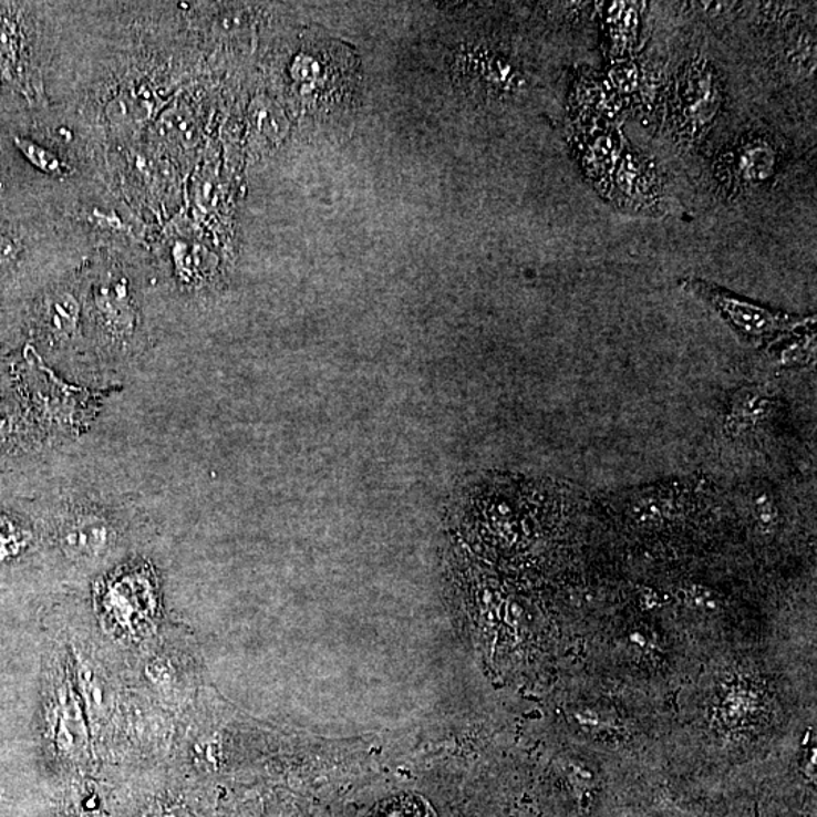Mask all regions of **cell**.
Wrapping results in <instances>:
<instances>
[{"label":"cell","instance_id":"6da1fadb","mask_svg":"<svg viewBox=\"0 0 817 817\" xmlns=\"http://www.w3.org/2000/svg\"><path fill=\"white\" fill-rule=\"evenodd\" d=\"M680 285L689 294L703 301L705 307L712 308L749 345L771 344L808 321V318L772 311L705 280L689 278L681 280Z\"/></svg>","mask_w":817,"mask_h":817},{"label":"cell","instance_id":"7a4b0ae2","mask_svg":"<svg viewBox=\"0 0 817 817\" xmlns=\"http://www.w3.org/2000/svg\"><path fill=\"white\" fill-rule=\"evenodd\" d=\"M117 527L105 510L77 506L65 511L58 527V542L74 560H93L110 551L117 540Z\"/></svg>","mask_w":817,"mask_h":817},{"label":"cell","instance_id":"3957f363","mask_svg":"<svg viewBox=\"0 0 817 817\" xmlns=\"http://www.w3.org/2000/svg\"><path fill=\"white\" fill-rule=\"evenodd\" d=\"M96 308L113 337L126 338L135 328V311L123 282L102 283L96 291Z\"/></svg>","mask_w":817,"mask_h":817},{"label":"cell","instance_id":"277c9868","mask_svg":"<svg viewBox=\"0 0 817 817\" xmlns=\"http://www.w3.org/2000/svg\"><path fill=\"white\" fill-rule=\"evenodd\" d=\"M683 99L684 113L693 126H703L712 118L716 111L717 96L709 69L700 68L689 74L684 82Z\"/></svg>","mask_w":817,"mask_h":817},{"label":"cell","instance_id":"5b68a950","mask_svg":"<svg viewBox=\"0 0 817 817\" xmlns=\"http://www.w3.org/2000/svg\"><path fill=\"white\" fill-rule=\"evenodd\" d=\"M777 155L769 144L755 142L741 148L736 158V175L745 185H761L775 173Z\"/></svg>","mask_w":817,"mask_h":817},{"label":"cell","instance_id":"8992f818","mask_svg":"<svg viewBox=\"0 0 817 817\" xmlns=\"http://www.w3.org/2000/svg\"><path fill=\"white\" fill-rule=\"evenodd\" d=\"M619 134L598 136L585 148L583 167L596 180H604L617 170L618 155L621 151Z\"/></svg>","mask_w":817,"mask_h":817},{"label":"cell","instance_id":"52a82bcc","mask_svg":"<svg viewBox=\"0 0 817 817\" xmlns=\"http://www.w3.org/2000/svg\"><path fill=\"white\" fill-rule=\"evenodd\" d=\"M608 22L618 51H625L638 35L639 8L634 3H613L609 8Z\"/></svg>","mask_w":817,"mask_h":817},{"label":"cell","instance_id":"ba28073f","mask_svg":"<svg viewBox=\"0 0 817 817\" xmlns=\"http://www.w3.org/2000/svg\"><path fill=\"white\" fill-rule=\"evenodd\" d=\"M80 309L76 297L69 292L52 301L49 309V328L58 340H72L80 323Z\"/></svg>","mask_w":817,"mask_h":817},{"label":"cell","instance_id":"9c48e42d","mask_svg":"<svg viewBox=\"0 0 817 817\" xmlns=\"http://www.w3.org/2000/svg\"><path fill=\"white\" fill-rule=\"evenodd\" d=\"M366 817H436L432 807L418 795H399L382 800Z\"/></svg>","mask_w":817,"mask_h":817},{"label":"cell","instance_id":"30bf717a","mask_svg":"<svg viewBox=\"0 0 817 817\" xmlns=\"http://www.w3.org/2000/svg\"><path fill=\"white\" fill-rule=\"evenodd\" d=\"M152 113V105L144 99L122 94L114 97L106 106V115L111 122L117 125H130V123L143 122Z\"/></svg>","mask_w":817,"mask_h":817},{"label":"cell","instance_id":"8fae6325","mask_svg":"<svg viewBox=\"0 0 817 817\" xmlns=\"http://www.w3.org/2000/svg\"><path fill=\"white\" fill-rule=\"evenodd\" d=\"M767 406H769V402L762 394H755L751 391L748 394H742L734 404L733 414L730 416V431H741V428L753 426L754 423L765 416Z\"/></svg>","mask_w":817,"mask_h":817},{"label":"cell","instance_id":"7c38bea8","mask_svg":"<svg viewBox=\"0 0 817 817\" xmlns=\"http://www.w3.org/2000/svg\"><path fill=\"white\" fill-rule=\"evenodd\" d=\"M15 146L22 151V154L27 156L37 168L41 172L49 173V175H58L61 173V163L55 155L51 152L45 151L44 147L39 146L31 139L15 138Z\"/></svg>","mask_w":817,"mask_h":817},{"label":"cell","instance_id":"4fadbf2b","mask_svg":"<svg viewBox=\"0 0 817 817\" xmlns=\"http://www.w3.org/2000/svg\"><path fill=\"white\" fill-rule=\"evenodd\" d=\"M815 352V335L804 337L800 340L789 342L786 349H783L779 353L778 361L783 366L804 365V363L811 361Z\"/></svg>","mask_w":817,"mask_h":817},{"label":"cell","instance_id":"5bb4252c","mask_svg":"<svg viewBox=\"0 0 817 817\" xmlns=\"http://www.w3.org/2000/svg\"><path fill=\"white\" fill-rule=\"evenodd\" d=\"M254 120L258 130L263 132L266 135L278 136L280 134L279 127H282L278 123L275 111H271V106L266 102H256L254 106Z\"/></svg>","mask_w":817,"mask_h":817},{"label":"cell","instance_id":"9a60e30c","mask_svg":"<svg viewBox=\"0 0 817 817\" xmlns=\"http://www.w3.org/2000/svg\"><path fill=\"white\" fill-rule=\"evenodd\" d=\"M165 132L170 136H176V142L184 144V146H192L189 139H192V123L185 122L184 117H175V120H168L165 122Z\"/></svg>","mask_w":817,"mask_h":817},{"label":"cell","instance_id":"2e32d148","mask_svg":"<svg viewBox=\"0 0 817 817\" xmlns=\"http://www.w3.org/2000/svg\"><path fill=\"white\" fill-rule=\"evenodd\" d=\"M755 509H757L758 521H761L763 526H772V524L775 523V519H777V507L772 505L769 499L765 497L755 503Z\"/></svg>","mask_w":817,"mask_h":817},{"label":"cell","instance_id":"e0dca14e","mask_svg":"<svg viewBox=\"0 0 817 817\" xmlns=\"http://www.w3.org/2000/svg\"><path fill=\"white\" fill-rule=\"evenodd\" d=\"M146 817H188L177 804L161 803L152 807Z\"/></svg>","mask_w":817,"mask_h":817}]
</instances>
